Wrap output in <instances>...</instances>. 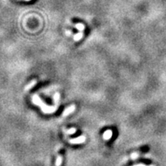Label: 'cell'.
Wrapping results in <instances>:
<instances>
[{
	"label": "cell",
	"instance_id": "obj_1",
	"mask_svg": "<svg viewBox=\"0 0 166 166\" xmlns=\"http://www.w3.org/2000/svg\"><path fill=\"white\" fill-rule=\"evenodd\" d=\"M31 98H32V103H35L36 105L40 107L42 111L44 114H52V113L55 112L58 108V105H55V104H54V106H48L47 104H45L37 95L32 96Z\"/></svg>",
	"mask_w": 166,
	"mask_h": 166
},
{
	"label": "cell",
	"instance_id": "obj_2",
	"mask_svg": "<svg viewBox=\"0 0 166 166\" xmlns=\"http://www.w3.org/2000/svg\"><path fill=\"white\" fill-rule=\"evenodd\" d=\"M69 142L71 144H82L83 142H86V136H80L76 137V138H73V139H70Z\"/></svg>",
	"mask_w": 166,
	"mask_h": 166
},
{
	"label": "cell",
	"instance_id": "obj_3",
	"mask_svg": "<svg viewBox=\"0 0 166 166\" xmlns=\"http://www.w3.org/2000/svg\"><path fill=\"white\" fill-rule=\"evenodd\" d=\"M75 110H76V105H75V104H72V105H71L70 107L66 108L65 110H64V112H63V116H67V115L71 114V113L74 112Z\"/></svg>",
	"mask_w": 166,
	"mask_h": 166
},
{
	"label": "cell",
	"instance_id": "obj_4",
	"mask_svg": "<svg viewBox=\"0 0 166 166\" xmlns=\"http://www.w3.org/2000/svg\"><path fill=\"white\" fill-rule=\"evenodd\" d=\"M113 136V131L111 130H107L104 131V133H103V139L105 140V141H108V140H109Z\"/></svg>",
	"mask_w": 166,
	"mask_h": 166
},
{
	"label": "cell",
	"instance_id": "obj_5",
	"mask_svg": "<svg viewBox=\"0 0 166 166\" xmlns=\"http://www.w3.org/2000/svg\"><path fill=\"white\" fill-rule=\"evenodd\" d=\"M83 37V31H79L77 34L74 36V41L78 42L81 41V39Z\"/></svg>",
	"mask_w": 166,
	"mask_h": 166
},
{
	"label": "cell",
	"instance_id": "obj_6",
	"mask_svg": "<svg viewBox=\"0 0 166 166\" xmlns=\"http://www.w3.org/2000/svg\"><path fill=\"white\" fill-rule=\"evenodd\" d=\"M36 80H33V81H31V82L25 87V91H28V90H30V89H31L34 86L36 85Z\"/></svg>",
	"mask_w": 166,
	"mask_h": 166
},
{
	"label": "cell",
	"instance_id": "obj_7",
	"mask_svg": "<svg viewBox=\"0 0 166 166\" xmlns=\"http://www.w3.org/2000/svg\"><path fill=\"white\" fill-rule=\"evenodd\" d=\"M60 98V95L59 92H56L54 96H53V102H54V104L55 105H59V99Z\"/></svg>",
	"mask_w": 166,
	"mask_h": 166
},
{
	"label": "cell",
	"instance_id": "obj_8",
	"mask_svg": "<svg viewBox=\"0 0 166 166\" xmlns=\"http://www.w3.org/2000/svg\"><path fill=\"white\" fill-rule=\"evenodd\" d=\"M75 26H76V28H77V29L79 30V31H83L84 29H85V25L82 23L76 24V25H75Z\"/></svg>",
	"mask_w": 166,
	"mask_h": 166
},
{
	"label": "cell",
	"instance_id": "obj_9",
	"mask_svg": "<svg viewBox=\"0 0 166 166\" xmlns=\"http://www.w3.org/2000/svg\"><path fill=\"white\" fill-rule=\"evenodd\" d=\"M62 161H63L62 156H61V155L58 156V158H57V160H56V162H55V166H60V165H62Z\"/></svg>",
	"mask_w": 166,
	"mask_h": 166
},
{
	"label": "cell",
	"instance_id": "obj_10",
	"mask_svg": "<svg viewBox=\"0 0 166 166\" xmlns=\"http://www.w3.org/2000/svg\"><path fill=\"white\" fill-rule=\"evenodd\" d=\"M76 132V128H71L68 130H66V133L69 134V135H72V134H75Z\"/></svg>",
	"mask_w": 166,
	"mask_h": 166
},
{
	"label": "cell",
	"instance_id": "obj_11",
	"mask_svg": "<svg viewBox=\"0 0 166 166\" xmlns=\"http://www.w3.org/2000/svg\"><path fill=\"white\" fill-rule=\"evenodd\" d=\"M137 156H138V154H137V153H135V154H132L131 158H132V159H134V158H136Z\"/></svg>",
	"mask_w": 166,
	"mask_h": 166
},
{
	"label": "cell",
	"instance_id": "obj_12",
	"mask_svg": "<svg viewBox=\"0 0 166 166\" xmlns=\"http://www.w3.org/2000/svg\"><path fill=\"white\" fill-rule=\"evenodd\" d=\"M134 166H154V165H143V164H139V165H134Z\"/></svg>",
	"mask_w": 166,
	"mask_h": 166
},
{
	"label": "cell",
	"instance_id": "obj_13",
	"mask_svg": "<svg viewBox=\"0 0 166 166\" xmlns=\"http://www.w3.org/2000/svg\"><path fill=\"white\" fill-rule=\"evenodd\" d=\"M25 1H31V0H25Z\"/></svg>",
	"mask_w": 166,
	"mask_h": 166
}]
</instances>
